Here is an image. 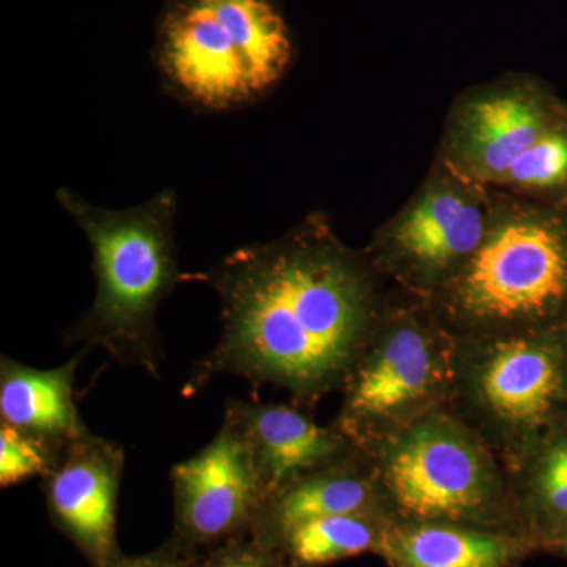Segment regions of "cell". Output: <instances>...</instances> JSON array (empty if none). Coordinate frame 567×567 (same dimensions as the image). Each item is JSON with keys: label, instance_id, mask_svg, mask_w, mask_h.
Here are the masks:
<instances>
[{"label": "cell", "instance_id": "cell-1", "mask_svg": "<svg viewBox=\"0 0 567 567\" xmlns=\"http://www.w3.org/2000/svg\"><path fill=\"white\" fill-rule=\"evenodd\" d=\"M199 279L218 295L221 336L193 365L185 395L233 375L315 406L341 393L385 309L368 264L320 223L240 246Z\"/></svg>", "mask_w": 567, "mask_h": 567}, {"label": "cell", "instance_id": "cell-2", "mask_svg": "<svg viewBox=\"0 0 567 567\" xmlns=\"http://www.w3.org/2000/svg\"><path fill=\"white\" fill-rule=\"evenodd\" d=\"M58 200L87 237L96 279L93 303L65 331V344L104 350L123 368L158 380L164 349L156 312L183 279L175 193L164 189L125 210L96 207L66 188L59 189Z\"/></svg>", "mask_w": 567, "mask_h": 567}, {"label": "cell", "instance_id": "cell-3", "mask_svg": "<svg viewBox=\"0 0 567 567\" xmlns=\"http://www.w3.org/2000/svg\"><path fill=\"white\" fill-rule=\"evenodd\" d=\"M361 451L371 461L393 520L443 522L527 536L509 470L450 405Z\"/></svg>", "mask_w": 567, "mask_h": 567}, {"label": "cell", "instance_id": "cell-4", "mask_svg": "<svg viewBox=\"0 0 567 567\" xmlns=\"http://www.w3.org/2000/svg\"><path fill=\"white\" fill-rule=\"evenodd\" d=\"M429 303L456 341L567 327V218L524 215L491 227Z\"/></svg>", "mask_w": 567, "mask_h": 567}, {"label": "cell", "instance_id": "cell-5", "mask_svg": "<svg viewBox=\"0 0 567 567\" xmlns=\"http://www.w3.org/2000/svg\"><path fill=\"white\" fill-rule=\"evenodd\" d=\"M292 62V41L270 0H186L163 25L159 66L169 87L204 110L262 96Z\"/></svg>", "mask_w": 567, "mask_h": 567}, {"label": "cell", "instance_id": "cell-6", "mask_svg": "<svg viewBox=\"0 0 567 567\" xmlns=\"http://www.w3.org/2000/svg\"><path fill=\"white\" fill-rule=\"evenodd\" d=\"M450 406L513 472L567 415V327L457 341Z\"/></svg>", "mask_w": 567, "mask_h": 567}, {"label": "cell", "instance_id": "cell-7", "mask_svg": "<svg viewBox=\"0 0 567 567\" xmlns=\"http://www.w3.org/2000/svg\"><path fill=\"white\" fill-rule=\"evenodd\" d=\"M457 341L429 300L383 309L341 390L333 424L363 447L451 404Z\"/></svg>", "mask_w": 567, "mask_h": 567}, {"label": "cell", "instance_id": "cell-8", "mask_svg": "<svg viewBox=\"0 0 567 567\" xmlns=\"http://www.w3.org/2000/svg\"><path fill=\"white\" fill-rule=\"evenodd\" d=\"M173 539L194 554L251 535L267 496L251 447L223 417L210 442L171 468Z\"/></svg>", "mask_w": 567, "mask_h": 567}, {"label": "cell", "instance_id": "cell-9", "mask_svg": "<svg viewBox=\"0 0 567 567\" xmlns=\"http://www.w3.org/2000/svg\"><path fill=\"white\" fill-rule=\"evenodd\" d=\"M125 450L89 429L65 446L41 480L51 524L80 550L91 567L123 557L117 539Z\"/></svg>", "mask_w": 567, "mask_h": 567}, {"label": "cell", "instance_id": "cell-10", "mask_svg": "<svg viewBox=\"0 0 567 567\" xmlns=\"http://www.w3.org/2000/svg\"><path fill=\"white\" fill-rule=\"evenodd\" d=\"M487 230L480 208L464 196L431 192L390 230L380 245V262L431 300L480 248Z\"/></svg>", "mask_w": 567, "mask_h": 567}, {"label": "cell", "instance_id": "cell-11", "mask_svg": "<svg viewBox=\"0 0 567 567\" xmlns=\"http://www.w3.org/2000/svg\"><path fill=\"white\" fill-rule=\"evenodd\" d=\"M224 417L240 429L251 447L267 499L298 477L360 451L338 425L319 424L298 405L235 399L224 406Z\"/></svg>", "mask_w": 567, "mask_h": 567}, {"label": "cell", "instance_id": "cell-12", "mask_svg": "<svg viewBox=\"0 0 567 567\" xmlns=\"http://www.w3.org/2000/svg\"><path fill=\"white\" fill-rule=\"evenodd\" d=\"M347 514L390 517L374 468L361 450L339 464L298 477L279 488L264 503L251 536L270 544L297 525Z\"/></svg>", "mask_w": 567, "mask_h": 567}, {"label": "cell", "instance_id": "cell-13", "mask_svg": "<svg viewBox=\"0 0 567 567\" xmlns=\"http://www.w3.org/2000/svg\"><path fill=\"white\" fill-rule=\"evenodd\" d=\"M539 547L518 533L391 520L379 558L386 567H522Z\"/></svg>", "mask_w": 567, "mask_h": 567}, {"label": "cell", "instance_id": "cell-14", "mask_svg": "<svg viewBox=\"0 0 567 567\" xmlns=\"http://www.w3.org/2000/svg\"><path fill=\"white\" fill-rule=\"evenodd\" d=\"M82 353V352H81ZM52 369L0 358V423L65 447L89 431L74 401L82 354Z\"/></svg>", "mask_w": 567, "mask_h": 567}, {"label": "cell", "instance_id": "cell-15", "mask_svg": "<svg viewBox=\"0 0 567 567\" xmlns=\"http://www.w3.org/2000/svg\"><path fill=\"white\" fill-rule=\"evenodd\" d=\"M509 475L522 528L547 551L567 522V415L548 425Z\"/></svg>", "mask_w": 567, "mask_h": 567}, {"label": "cell", "instance_id": "cell-16", "mask_svg": "<svg viewBox=\"0 0 567 567\" xmlns=\"http://www.w3.org/2000/svg\"><path fill=\"white\" fill-rule=\"evenodd\" d=\"M555 123L551 111L535 96L483 100L465 114L466 155L481 173L505 177L518 156Z\"/></svg>", "mask_w": 567, "mask_h": 567}, {"label": "cell", "instance_id": "cell-17", "mask_svg": "<svg viewBox=\"0 0 567 567\" xmlns=\"http://www.w3.org/2000/svg\"><path fill=\"white\" fill-rule=\"evenodd\" d=\"M391 520L383 514H347L317 518L284 533L274 547L287 567H327L336 563L377 555Z\"/></svg>", "mask_w": 567, "mask_h": 567}, {"label": "cell", "instance_id": "cell-18", "mask_svg": "<svg viewBox=\"0 0 567 567\" xmlns=\"http://www.w3.org/2000/svg\"><path fill=\"white\" fill-rule=\"evenodd\" d=\"M503 178L539 192L567 189V123L557 122L537 137Z\"/></svg>", "mask_w": 567, "mask_h": 567}, {"label": "cell", "instance_id": "cell-19", "mask_svg": "<svg viewBox=\"0 0 567 567\" xmlns=\"http://www.w3.org/2000/svg\"><path fill=\"white\" fill-rule=\"evenodd\" d=\"M63 450L40 436L0 423V486L9 488L32 477L43 480Z\"/></svg>", "mask_w": 567, "mask_h": 567}, {"label": "cell", "instance_id": "cell-20", "mask_svg": "<svg viewBox=\"0 0 567 567\" xmlns=\"http://www.w3.org/2000/svg\"><path fill=\"white\" fill-rule=\"evenodd\" d=\"M194 567H287L274 547L251 535L227 540L205 551Z\"/></svg>", "mask_w": 567, "mask_h": 567}, {"label": "cell", "instance_id": "cell-21", "mask_svg": "<svg viewBox=\"0 0 567 567\" xmlns=\"http://www.w3.org/2000/svg\"><path fill=\"white\" fill-rule=\"evenodd\" d=\"M199 558L200 555L182 547L171 537L167 543L148 554L137 555V557L123 555L117 561L106 567H194Z\"/></svg>", "mask_w": 567, "mask_h": 567}, {"label": "cell", "instance_id": "cell-22", "mask_svg": "<svg viewBox=\"0 0 567 567\" xmlns=\"http://www.w3.org/2000/svg\"><path fill=\"white\" fill-rule=\"evenodd\" d=\"M547 551H550V554L561 555V557L567 558V522L565 527L559 529V533L557 536H555V539L551 540Z\"/></svg>", "mask_w": 567, "mask_h": 567}]
</instances>
